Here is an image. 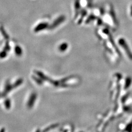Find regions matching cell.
I'll use <instances>...</instances> for the list:
<instances>
[{
  "instance_id": "6da1fadb",
  "label": "cell",
  "mask_w": 132,
  "mask_h": 132,
  "mask_svg": "<svg viewBox=\"0 0 132 132\" xmlns=\"http://www.w3.org/2000/svg\"><path fill=\"white\" fill-rule=\"evenodd\" d=\"M119 44L120 45V46L124 49L125 51H126V52L127 53H128L129 57L130 58H132V54L130 52V51L129 50V48L128 47V46L127 45L126 43L125 42V41L124 39H120L119 40Z\"/></svg>"
},
{
  "instance_id": "7a4b0ae2",
  "label": "cell",
  "mask_w": 132,
  "mask_h": 132,
  "mask_svg": "<svg viewBox=\"0 0 132 132\" xmlns=\"http://www.w3.org/2000/svg\"><path fill=\"white\" fill-rule=\"evenodd\" d=\"M65 19V18L64 16H62V17H59L58 19H57V20H56V21H54L53 24V25H52L51 28H55V27L58 26V25H59L60 24H61V23H62L63 21H64Z\"/></svg>"
},
{
  "instance_id": "3957f363",
  "label": "cell",
  "mask_w": 132,
  "mask_h": 132,
  "mask_svg": "<svg viewBox=\"0 0 132 132\" xmlns=\"http://www.w3.org/2000/svg\"><path fill=\"white\" fill-rule=\"evenodd\" d=\"M48 26V24L47 23H41L40 25H39L35 28V31L36 32L39 31L40 30H43V29L46 28Z\"/></svg>"
},
{
  "instance_id": "277c9868",
  "label": "cell",
  "mask_w": 132,
  "mask_h": 132,
  "mask_svg": "<svg viewBox=\"0 0 132 132\" xmlns=\"http://www.w3.org/2000/svg\"><path fill=\"white\" fill-rule=\"evenodd\" d=\"M5 106L6 108L7 109H9L11 107V101L9 99H7L5 101Z\"/></svg>"
},
{
  "instance_id": "5b68a950",
  "label": "cell",
  "mask_w": 132,
  "mask_h": 132,
  "mask_svg": "<svg viewBox=\"0 0 132 132\" xmlns=\"http://www.w3.org/2000/svg\"><path fill=\"white\" fill-rule=\"evenodd\" d=\"M13 86L10 85V84H7L6 87L5 92H6L7 93H9L13 89Z\"/></svg>"
},
{
  "instance_id": "8992f818",
  "label": "cell",
  "mask_w": 132,
  "mask_h": 132,
  "mask_svg": "<svg viewBox=\"0 0 132 132\" xmlns=\"http://www.w3.org/2000/svg\"><path fill=\"white\" fill-rule=\"evenodd\" d=\"M68 47V45H67V44H66V43H64L63 44H62V45L59 47V49L61 51H65L67 49Z\"/></svg>"
},
{
  "instance_id": "52a82bcc",
  "label": "cell",
  "mask_w": 132,
  "mask_h": 132,
  "mask_svg": "<svg viewBox=\"0 0 132 132\" xmlns=\"http://www.w3.org/2000/svg\"><path fill=\"white\" fill-rule=\"evenodd\" d=\"M22 82V80H17L15 83V84L13 85V88L14 87V88H15V87H17V86H19L20 85V84Z\"/></svg>"
},
{
  "instance_id": "ba28073f",
  "label": "cell",
  "mask_w": 132,
  "mask_h": 132,
  "mask_svg": "<svg viewBox=\"0 0 132 132\" xmlns=\"http://www.w3.org/2000/svg\"><path fill=\"white\" fill-rule=\"evenodd\" d=\"M0 132H5V129H2Z\"/></svg>"
}]
</instances>
